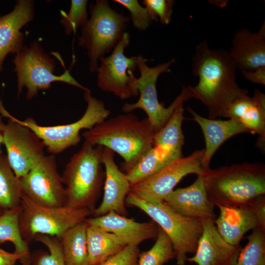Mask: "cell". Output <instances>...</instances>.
<instances>
[{"instance_id": "4316f807", "label": "cell", "mask_w": 265, "mask_h": 265, "mask_svg": "<svg viewBox=\"0 0 265 265\" xmlns=\"http://www.w3.org/2000/svg\"><path fill=\"white\" fill-rule=\"evenodd\" d=\"M179 158H181L162 147L153 146L125 174L132 186Z\"/></svg>"}, {"instance_id": "8992f818", "label": "cell", "mask_w": 265, "mask_h": 265, "mask_svg": "<svg viewBox=\"0 0 265 265\" xmlns=\"http://www.w3.org/2000/svg\"><path fill=\"white\" fill-rule=\"evenodd\" d=\"M125 201L146 213L167 235L171 240L177 265H185L188 253H195L203 227L199 218L183 216L164 201L152 203L131 192Z\"/></svg>"}, {"instance_id": "5b68a950", "label": "cell", "mask_w": 265, "mask_h": 265, "mask_svg": "<svg viewBox=\"0 0 265 265\" xmlns=\"http://www.w3.org/2000/svg\"><path fill=\"white\" fill-rule=\"evenodd\" d=\"M90 17L80 27L78 45L87 51L89 71L96 72L100 58L112 51L130 21L129 17L112 9L107 0H97L90 5Z\"/></svg>"}, {"instance_id": "d590c367", "label": "cell", "mask_w": 265, "mask_h": 265, "mask_svg": "<svg viewBox=\"0 0 265 265\" xmlns=\"http://www.w3.org/2000/svg\"><path fill=\"white\" fill-rule=\"evenodd\" d=\"M139 253L138 246L126 245L121 250L97 265H137Z\"/></svg>"}, {"instance_id": "ab89813d", "label": "cell", "mask_w": 265, "mask_h": 265, "mask_svg": "<svg viewBox=\"0 0 265 265\" xmlns=\"http://www.w3.org/2000/svg\"><path fill=\"white\" fill-rule=\"evenodd\" d=\"M3 116L0 112V155L2 154L1 150V146L3 144V132L5 127V125L2 120Z\"/></svg>"}, {"instance_id": "836d02e7", "label": "cell", "mask_w": 265, "mask_h": 265, "mask_svg": "<svg viewBox=\"0 0 265 265\" xmlns=\"http://www.w3.org/2000/svg\"><path fill=\"white\" fill-rule=\"evenodd\" d=\"M114 1L125 7L130 13V19L133 26L142 31L149 28L154 21L158 19L137 0H114Z\"/></svg>"}, {"instance_id": "4dcf8cb0", "label": "cell", "mask_w": 265, "mask_h": 265, "mask_svg": "<svg viewBox=\"0 0 265 265\" xmlns=\"http://www.w3.org/2000/svg\"><path fill=\"white\" fill-rule=\"evenodd\" d=\"M159 227L155 244L148 250L139 253L137 265H163L175 258L171 240Z\"/></svg>"}, {"instance_id": "d6986e66", "label": "cell", "mask_w": 265, "mask_h": 265, "mask_svg": "<svg viewBox=\"0 0 265 265\" xmlns=\"http://www.w3.org/2000/svg\"><path fill=\"white\" fill-rule=\"evenodd\" d=\"M85 221L115 235L127 245L138 246L146 240L157 238L159 233V226L153 221L138 222L114 212L87 218Z\"/></svg>"}, {"instance_id": "5bb4252c", "label": "cell", "mask_w": 265, "mask_h": 265, "mask_svg": "<svg viewBox=\"0 0 265 265\" xmlns=\"http://www.w3.org/2000/svg\"><path fill=\"white\" fill-rule=\"evenodd\" d=\"M8 118L3 132V144L11 168L20 178L45 155V146L30 129Z\"/></svg>"}, {"instance_id": "2e32d148", "label": "cell", "mask_w": 265, "mask_h": 265, "mask_svg": "<svg viewBox=\"0 0 265 265\" xmlns=\"http://www.w3.org/2000/svg\"><path fill=\"white\" fill-rule=\"evenodd\" d=\"M114 158V152L104 147L102 157L105 168L104 195L101 204L92 214L93 217L104 215L110 212L125 216L128 214L125 202L131 185L126 174L116 165Z\"/></svg>"}, {"instance_id": "74e56055", "label": "cell", "mask_w": 265, "mask_h": 265, "mask_svg": "<svg viewBox=\"0 0 265 265\" xmlns=\"http://www.w3.org/2000/svg\"><path fill=\"white\" fill-rule=\"evenodd\" d=\"M241 73L246 80L252 83L265 85V66L251 71H241Z\"/></svg>"}, {"instance_id": "cb8c5ba5", "label": "cell", "mask_w": 265, "mask_h": 265, "mask_svg": "<svg viewBox=\"0 0 265 265\" xmlns=\"http://www.w3.org/2000/svg\"><path fill=\"white\" fill-rule=\"evenodd\" d=\"M86 238L90 265H97L103 262L127 245L115 235L88 224Z\"/></svg>"}, {"instance_id": "3957f363", "label": "cell", "mask_w": 265, "mask_h": 265, "mask_svg": "<svg viewBox=\"0 0 265 265\" xmlns=\"http://www.w3.org/2000/svg\"><path fill=\"white\" fill-rule=\"evenodd\" d=\"M202 176L208 198L214 206H245L265 194V165L263 163L209 168Z\"/></svg>"}, {"instance_id": "30bf717a", "label": "cell", "mask_w": 265, "mask_h": 265, "mask_svg": "<svg viewBox=\"0 0 265 265\" xmlns=\"http://www.w3.org/2000/svg\"><path fill=\"white\" fill-rule=\"evenodd\" d=\"M20 205L21 233L23 239L28 244L37 235L59 238L68 229L84 221L92 213L86 209L44 206L23 194Z\"/></svg>"}, {"instance_id": "484cf974", "label": "cell", "mask_w": 265, "mask_h": 265, "mask_svg": "<svg viewBox=\"0 0 265 265\" xmlns=\"http://www.w3.org/2000/svg\"><path fill=\"white\" fill-rule=\"evenodd\" d=\"M85 220L58 238L66 265H90L87 245Z\"/></svg>"}, {"instance_id": "44dd1931", "label": "cell", "mask_w": 265, "mask_h": 265, "mask_svg": "<svg viewBox=\"0 0 265 265\" xmlns=\"http://www.w3.org/2000/svg\"><path fill=\"white\" fill-rule=\"evenodd\" d=\"M225 118L239 121L249 131L258 135L256 147L265 151V95L255 89L252 97L249 95L235 100L229 107Z\"/></svg>"}, {"instance_id": "6da1fadb", "label": "cell", "mask_w": 265, "mask_h": 265, "mask_svg": "<svg viewBox=\"0 0 265 265\" xmlns=\"http://www.w3.org/2000/svg\"><path fill=\"white\" fill-rule=\"evenodd\" d=\"M191 66L198 82L187 88L191 98L206 106L209 119L225 117L235 100L249 95L248 90L237 83V67L226 50L211 49L208 42L203 40L196 47Z\"/></svg>"}, {"instance_id": "1f68e13d", "label": "cell", "mask_w": 265, "mask_h": 265, "mask_svg": "<svg viewBox=\"0 0 265 265\" xmlns=\"http://www.w3.org/2000/svg\"><path fill=\"white\" fill-rule=\"evenodd\" d=\"M34 240L46 246L49 253L38 250L31 254V265H66L62 248L57 237L37 235Z\"/></svg>"}, {"instance_id": "7a4b0ae2", "label": "cell", "mask_w": 265, "mask_h": 265, "mask_svg": "<svg viewBox=\"0 0 265 265\" xmlns=\"http://www.w3.org/2000/svg\"><path fill=\"white\" fill-rule=\"evenodd\" d=\"M156 132L147 118L140 120L132 112L106 119L82 133L85 141L118 154L127 173L154 146Z\"/></svg>"}, {"instance_id": "d4e9b609", "label": "cell", "mask_w": 265, "mask_h": 265, "mask_svg": "<svg viewBox=\"0 0 265 265\" xmlns=\"http://www.w3.org/2000/svg\"><path fill=\"white\" fill-rule=\"evenodd\" d=\"M21 205L4 211L0 214V244L11 242L16 253L21 256V265H31L29 244L22 238L20 228Z\"/></svg>"}, {"instance_id": "f35d334b", "label": "cell", "mask_w": 265, "mask_h": 265, "mask_svg": "<svg viewBox=\"0 0 265 265\" xmlns=\"http://www.w3.org/2000/svg\"><path fill=\"white\" fill-rule=\"evenodd\" d=\"M21 256L15 252L10 253L0 248V265H15Z\"/></svg>"}, {"instance_id": "9a60e30c", "label": "cell", "mask_w": 265, "mask_h": 265, "mask_svg": "<svg viewBox=\"0 0 265 265\" xmlns=\"http://www.w3.org/2000/svg\"><path fill=\"white\" fill-rule=\"evenodd\" d=\"M203 232L194 255L187 261L197 265H235L241 249L240 245L227 242L210 218L200 219Z\"/></svg>"}, {"instance_id": "e575fe53", "label": "cell", "mask_w": 265, "mask_h": 265, "mask_svg": "<svg viewBox=\"0 0 265 265\" xmlns=\"http://www.w3.org/2000/svg\"><path fill=\"white\" fill-rule=\"evenodd\" d=\"M142 4L163 24L168 25L172 18L173 0H144Z\"/></svg>"}, {"instance_id": "7c38bea8", "label": "cell", "mask_w": 265, "mask_h": 265, "mask_svg": "<svg viewBox=\"0 0 265 265\" xmlns=\"http://www.w3.org/2000/svg\"><path fill=\"white\" fill-rule=\"evenodd\" d=\"M130 42V34L125 32L111 53L100 58L97 72V86L102 90L113 93L122 100L139 95L134 85L137 78L134 75L136 57H128L124 53Z\"/></svg>"}, {"instance_id": "8fae6325", "label": "cell", "mask_w": 265, "mask_h": 265, "mask_svg": "<svg viewBox=\"0 0 265 265\" xmlns=\"http://www.w3.org/2000/svg\"><path fill=\"white\" fill-rule=\"evenodd\" d=\"M204 149L196 150L186 157L171 162L156 173L130 186V192L152 203L163 201L176 186L190 174L202 175Z\"/></svg>"}, {"instance_id": "9c48e42d", "label": "cell", "mask_w": 265, "mask_h": 265, "mask_svg": "<svg viewBox=\"0 0 265 265\" xmlns=\"http://www.w3.org/2000/svg\"><path fill=\"white\" fill-rule=\"evenodd\" d=\"M135 57L140 76L137 78L134 86L140 96L135 103H125L122 106V110L129 113L137 109L143 110L157 132L166 125L178 106L191 97L187 87L183 86L180 94L168 107H164L159 101L156 83L161 74L170 72V68L175 62V59L172 58L168 62L151 67L147 64L148 60L141 55Z\"/></svg>"}, {"instance_id": "f1b7e54d", "label": "cell", "mask_w": 265, "mask_h": 265, "mask_svg": "<svg viewBox=\"0 0 265 265\" xmlns=\"http://www.w3.org/2000/svg\"><path fill=\"white\" fill-rule=\"evenodd\" d=\"M22 195L20 178L2 153L0 155V210L4 212L20 205Z\"/></svg>"}, {"instance_id": "8d00e7d4", "label": "cell", "mask_w": 265, "mask_h": 265, "mask_svg": "<svg viewBox=\"0 0 265 265\" xmlns=\"http://www.w3.org/2000/svg\"><path fill=\"white\" fill-rule=\"evenodd\" d=\"M258 222L259 227L265 230V196L262 195L252 199L247 205Z\"/></svg>"}, {"instance_id": "277c9868", "label": "cell", "mask_w": 265, "mask_h": 265, "mask_svg": "<svg viewBox=\"0 0 265 265\" xmlns=\"http://www.w3.org/2000/svg\"><path fill=\"white\" fill-rule=\"evenodd\" d=\"M103 149L102 146L85 141L71 158L61 176L65 185V206L86 209L93 213L105 179L102 159Z\"/></svg>"}, {"instance_id": "e0dca14e", "label": "cell", "mask_w": 265, "mask_h": 265, "mask_svg": "<svg viewBox=\"0 0 265 265\" xmlns=\"http://www.w3.org/2000/svg\"><path fill=\"white\" fill-rule=\"evenodd\" d=\"M16 1L12 11L0 16V72L3 71V63L7 54H15L24 46V34L20 29L34 18L33 0Z\"/></svg>"}, {"instance_id": "603a6c76", "label": "cell", "mask_w": 265, "mask_h": 265, "mask_svg": "<svg viewBox=\"0 0 265 265\" xmlns=\"http://www.w3.org/2000/svg\"><path fill=\"white\" fill-rule=\"evenodd\" d=\"M219 215L214 223L217 231L228 243L239 245L244 234L259 227L258 220L247 206L238 207L216 205Z\"/></svg>"}, {"instance_id": "ffe728a7", "label": "cell", "mask_w": 265, "mask_h": 265, "mask_svg": "<svg viewBox=\"0 0 265 265\" xmlns=\"http://www.w3.org/2000/svg\"><path fill=\"white\" fill-rule=\"evenodd\" d=\"M230 55L237 68L251 71L265 66V23L257 31L243 28L238 30L231 41Z\"/></svg>"}, {"instance_id": "7402d4cb", "label": "cell", "mask_w": 265, "mask_h": 265, "mask_svg": "<svg viewBox=\"0 0 265 265\" xmlns=\"http://www.w3.org/2000/svg\"><path fill=\"white\" fill-rule=\"evenodd\" d=\"M187 109L199 125L204 134L205 148L202 164L204 171L209 168L212 156L225 141L236 135L249 133L248 130L236 119H211L200 116L190 107Z\"/></svg>"}, {"instance_id": "ba28073f", "label": "cell", "mask_w": 265, "mask_h": 265, "mask_svg": "<svg viewBox=\"0 0 265 265\" xmlns=\"http://www.w3.org/2000/svg\"><path fill=\"white\" fill-rule=\"evenodd\" d=\"M12 62L17 77L18 95L26 87L27 100L36 96L38 91L50 88L52 83L55 81L67 83L84 92H91L79 83L69 70H66L61 75H55L54 60L44 51L38 41H32L29 47L23 46L14 55Z\"/></svg>"}, {"instance_id": "60d3db41", "label": "cell", "mask_w": 265, "mask_h": 265, "mask_svg": "<svg viewBox=\"0 0 265 265\" xmlns=\"http://www.w3.org/2000/svg\"><path fill=\"white\" fill-rule=\"evenodd\" d=\"M3 212L0 210V214H1Z\"/></svg>"}, {"instance_id": "4fadbf2b", "label": "cell", "mask_w": 265, "mask_h": 265, "mask_svg": "<svg viewBox=\"0 0 265 265\" xmlns=\"http://www.w3.org/2000/svg\"><path fill=\"white\" fill-rule=\"evenodd\" d=\"M22 194L48 207L65 206L66 195L53 155H44L20 178Z\"/></svg>"}, {"instance_id": "83f0119b", "label": "cell", "mask_w": 265, "mask_h": 265, "mask_svg": "<svg viewBox=\"0 0 265 265\" xmlns=\"http://www.w3.org/2000/svg\"><path fill=\"white\" fill-rule=\"evenodd\" d=\"M184 112L183 104H181L176 108L166 125L156 132L153 146L162 147L180 158L183 157L185 137L182 125L185 119Z\"/></svg>"}, {"instance_id": "f546056e", "label": "cell", "mask_w": 265, "mask_h": 265, "mask_svg": "<svg viewBox=\"0 0 265 265\" xmlns=\"http://www.w3.org/2000/svg\"><path fill=\"white\" fill-rule=\"evenodd\" d=\"M247 238L235 265H265V230L257 227Z\"/></svg>"}, {"instance_id": "d6a6232c", "label": "cell", "mask_w": 265, "mask_h": 265, "mask_svg": "<svg viewBox=\"0 0 265 265\" xmlns=\"http://www.w3.org/2000/svg\"><path fill=\"white\" fill-rule=\"evenodd\" d=\"M87 0H72L68 12L60 11V23L64 27L65 34L69 35L76 32L88 21Z\"/></svg>"}, {"instance_id": "ac0fdd59", "label": "cell", "mask_w": 265, "mask_h": 265, "mask_svg": "<svg viewBox=\"0 0 265 265\" xmlns=\"http://www.w3.org/2000/svg\"><path fill=\"white\" fill-rule=\"evenodd\" d=\"M163 201L178 213L188 217L215 221L214 205L208 199L202 175L190 186L172 191Z\"/></svg>"}, {"instance_id": "52a82bcc", "label": "cell", "mask_w": 265, "mask_h": 265, "mask_svg": "<svg viewBox=\"0 0 265 265\" xmlns=\"http://www.w3.org/2000/svg\"><path fill=\"white\" fill-rule=\"evenodd\" d=\"M84 98L87 107L83 115L75 122L55 126H41L31 117L19 120L11 115L0 102V112L3 117L10 118L33 131L43 142L49 153L57 154L80 141V131L90 130L97 124L107 119L110 114L105 103L91 95V92H84Z\"/></svg>"}]
</instances>
